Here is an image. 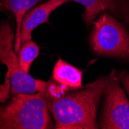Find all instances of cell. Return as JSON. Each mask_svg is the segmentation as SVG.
I'll list each match as a JSON object with an SVG mask.
<instances>
[{
  "instance_id": "cell-1",
  "label": "cell",
  "mask_w": 129,
  "mask_h": 129,
  "mask_svg": "<svg viewBox=\"0 0 129 129\" xmlns=\"http://www.w3.org/2000/svg\"><path fill=\"white\" fill-rule=\"evenodd\" d=\"M108 83V75L100 76L82 88L57 98H46L56 129H97L99 105Z\"/></svg>"
},
{
  "instance_id": "cell-2",
  "label": "cell",
  "mask_w": 129,
  "mask_h": 129,
  "mask_svg": "<svg viewBox=\"0 0 129 129\" xmlns=\"http://www.w3.org/2000/svg\"><path fill=\"white\" fill-rule=\"evenodd\" d=\"M53 127L43 91L19 93L0 104V129H47Z\"/></svg>"
},
{
  "instance_id": "cell-3",
  "label": "cell",
  "mask_w": 129,
  "mask_h": 129,
  "mask_svg": "<svg viewBox=\"0 0 129 129\" xmlns=\"http://www.w3.org/2000/svg\"><path fill=\"white\" fill-rule=\"evenodd\" d=\"M88 43L91 52L99 56L129 63V31L107 12L92 23Z\"/></svg>"
},
{
  "instance_id": "cell-4",
  "label": "cell",
  "mask_w": 129,
  "mask_h": 129,
  "mask_svg": "<svg viewBox=\"0 0 129 129\" xmlns=\"http://www.w3.org/2000/svg\"><path fill=\"white\" fill-rule=\"evenodd\" d=\"M15 33L8 20L0 22V63L6 65L10 76L11 95L19 93H33L43 91L47 81L36 79L21 70L14 49Z\"/></svg>"
},
{
  "instance_id": "cell-5",
  "label": "cell",
  "mask_w": 129,
  "mask_h": 129,
  "mask_svg": "<svg viewBox=\"0 0 129 129\" xmlns=\"http://www.w3.org/2000/svg\"><path fill=\"white\" fill-rule=\"evenodd\" d=\"M99 128L129 129V99L112 68L103 97Z\"/></svg>"
},
{
  "instance_id": "cell-6",
  "label": "cell",
  "mask_w": 129,
  "mask_h": 129,
  "mask_svg": "<svg viewBox=\"0 0 129 129\" xmlns=\"http://www.w3.org/2000/svg\"><path fill=\"white\" fill-rule=\"evenodd\" d=\"M83 72L76 67L65 62L61 58L56 63L51 78L47 81L43 90L46 98H57L66 93L80 89Z\"/></svg>"
},
{
  "instance_id": "cell-7",
  "label": "cell",
  "mask_w": 129,
  "mask_h": 129,
  "mask_svg": "<svg viewBox=\"0 0 129 129\" xmlns=\"http://www.w3.org/2000/svg\"><path fill=\"white\" fill-rule=\"evenodd\" d=\"M84 7L83 20L90 28L93 22L107 12L129 29V0H71Z\"/></svg>"
},
{
  "instance_id": "cell-8",
  "label": "cell",
  "mask_w": 129,
  "mask_h": 129,
  "mask_svg": "<svg viewBox=\"0 0 129 129\" xmlns=\"http://www.w3.org/2000/svg\"><path fill=\"white\" fill-rule=\"evenodd\" d=\"M71 0H48L29 9L24 16L20 28V46L32 40L33 31L43 23H48L50 16L57 8Z\"/></svg>"
},
{
  "instance_id": "cell-9",
  "label": "cell",
  "mask_w": 129,
  "mask_h": 129,
  "mask_svg": "<svg viewBox=\"0 0 129 129\" xmlns=\"http://www.w3.org/2000/svg\"><path fill=\"white\" fill-rule=\"evenodd\" d=\"M44 0H0L6 9L14 14L16 19V32L14 49L17 53L20 48V28L22 19L27 12L37 4L41 3Z\"/></svg>"
},
{
  "instance_id": "cell-10",
  "label": "cell",
  "mask_w": 129,
  "mask_h": 129,
  "mask_svg": "<svg viewBox=\"0 0 129 129\" xmlns=\"http://www.w3.org/2000/svg\"><path fill=\"white\" fill-rule=\"evenodd\" d=\"M40 54V46L33 40H29L21 44L17 52L18 61L22 70L29 73L32 63Z\"/></svg>"
},
{
  "instance_id": "cell-11",
  "label": "cell",
  "mask_w": 129,
  "mask_h": 129,
  "mask_svg": "<svg viewBox=\"0 0 129 129\" xmlns=\"http://www.w3.org/2000/svg\"><path fill=\"white\" fill-rule=\"evenodd\" d=\"M11 96V84L10 76L6 72L5 80L3 84H0V104L6 103L9 100Z\"/></svg>"
},
{
  "instance_id": "cell-12",
  "label": "cell",
  "mask_w": 129,
  "mask_h": 129,
  "mask_svg": "<svg viewBox=\"0 0 129 129\" xmlns=\"http://www.w3.org/2000/svg\"><path fill=\"white\" fill-rule=\"evenodd\" d=\"M116 75L129 96V69L116 70Z\"/></svg>"
},
{
  "instance_id": "cell-13",
  "label": "cell",
  "mask_w": 129,
  "mask_h": 129,
  "mask_svg": "<svg viewBox=\"0 0 129 129\" xmlns=\"http://www.w3.org/2000/svg\"><path fill=\"white\" fill-rule=\"evenodd\" d=\"M4 10H6V7L1 3H0V11H4Z\"/></svg>"
}]
</instances>
